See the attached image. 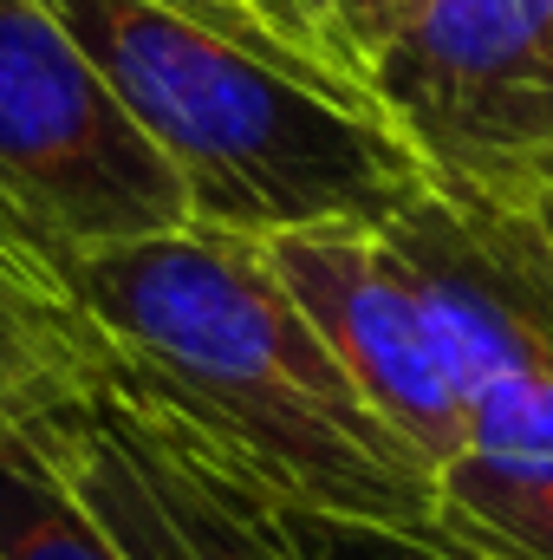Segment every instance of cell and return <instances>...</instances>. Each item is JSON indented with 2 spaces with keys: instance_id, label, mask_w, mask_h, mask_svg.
<instances>
[{
  "instance_id": "obj_1",
  "label": "cell",
  "mask_w": 553,
  "mask_h": 560,
  "mask_svg": "<svg viewBox=\"0 0 553 560\" xmlns=\"http://www.w3.org/2000/svg\"><path fill=\"white\" fill-rule=\"evenodd\" d=\"M66 275L105 346L293 509L436 535V469L365 405L261 242L189 222Z\"/></svg>"
},
{
  "instance_id": "obj_6",
  "label": "cell",
  "mask_w": 553,
  "mask_h": 560,
  "mask_svg": "<svg viewBox=\"0 0 553 560\" xmlns=\"http://www.w3.org/2000/svg\"><path fill=\"white\" fill-rule=\"evenodd\" d=\"M385 235L423 293L462 418L489 392L553 378V242L528 202L430 183Z\"/></svg>"
},
{
  "instance_id": "obj_2",
  "label": "cell",
  "mask_w": 553,
  "mask_h": 560,
  "mask_svg": "<svg viewBox=\"0 0 553 560\" xmlns=\"http://www.w3.org/2000/svg\"><path fill=\"white\" fill-rule=\"evenodd\" d=\"M46 7L163 150L202 229L242 242L385 229L430 189L423 156L365 98L306 85L156 0Z\"/></svg>"
},
{
  "instance_id": "obj_7",
  "label": "cell",
  "mask_w": 553,
  "mask_h": 560,
  "mask_svg": "<svg viewBox=\"0 0 553 560\" xmlns=\"http://www.w3.org/2000/svg\"><path fill=\"white\" fill-rule=\"evenodd\" d=\"M280 287L299 300V313L319 326L345 378L365 392V405L391 423L430 469L462 456L469 418L443 372L423 293L385 229H293L261 242Z\"/></svg>"
},
{
  "instance_id": "obj_14",
  "label": "cell",
  "mask_w": 553,
  "mask_h": 560,
  "mask_svg": "<svg viewBox=\"0 0 553 560\" xmlns=\"http://www.w3.org/2000/svg\"><path fill=\"white\" fill-rule=\"evenodd\" d=\"M274 13L286 20V26H293V33H299V46H306V52H313V59L326 66V52H319V39H313V26H306V13H299L293 0H274ZM326 72H332V66H326ZM332 79H339V72H332Z\"/></svg>"
},
{
  "instance_id": "obj_13",
  "label": "cell",
  "mask_w": 553,
  "mask_h": 560,
  "mask_svg": "<svg viewBox=\"0 0 553 560\" xmlns=\"http://www.w3.org/2000/svg\"><path fill=\"white\" fill-rule=\"evenodd\" d=\"M515 202H528V215L548 229V242H553V150L521 176V189H515Z\"/></svg>"
},
{
  "instance_id": "obj_12",
  "label": "cell",
  "mask_w": 553,
  "mask_h": 560,
  "mask_svg": "<svg viewBox=\"0 0 553 560\" xmlns=\"http://www.w3.org/2000/svg\"><path fill=\"white\" fill-rule=\"evenodd\" d=\"M293 528L313 560H475L469 548L443 535H411V528H378V522H339V515H306L293 509Z\"/></svg>"
},
{
  "instance_id": "obj_11",
  "label": "cell",
  "mask_w": 553,
  "mask_h": 560,
  "mask_svg": "<svg viewBox=\"0 0 553 560\" xmlns=\"http://www.w3.org/2000/svg\"><path fill=\"white\" fill-rule=\"evenodd\" d=\"M156 7H169V13H183V20H196V26H209V33H222V39L261 52V59H274L280 72H293V79H306V85L365 98V92H352L345 79H332V72L299 46V33L274 13V0H156ZM365 105H372V98H365Z\"/></svg>"
},
{
  "instance_id": "obj_3",
  "label": "cell",
  "mask_w": 553,
  "mask_h": 560,
  "mask_svg": "<svg viewBox=\"0 0 553 560\" xmlns=\"http://www.w3.org/2000/svg\"><path fill=\"white\" fill-rule=\"evenodd\" d=\"M13 423L125 560H313L293 502L111 346Z\"/></svg>"
},
{
  "instance_id": "obj_5",
  "label": "cell",
  "mask_w": 553,
  "mask_h": 560,
  "mask_svg": "<svg viewBox=\"0 0 553 560\" xmlns=\"http://www.w3.org/2000/svg\"><path fill=\"white\" fill-rule=\"evenodd\" d=\"M430 183L515 196L553 150V0H416L372 66Z\"/></svg>"
},
{
  "instance_id": "obj_8",
  "label": "cell",
  "mask_w": 553,
  "mask_h": 560,
  "mask_svg": "<svg viewBox=\"0 0 553 560\" xmlns=\"http://www.w3.org/2000/svg\"><path fill=\"white\" fill-rule=\"evenodd\" d=\"M66 261L72 255L0 202V423L26 418L105 352V332L85 319Z\"/></svg>"
},
{
  "instance_id": "obj_9",
  "label": "cell",
  "mask_w": 553,
  "mask_h": 560,
  "mask_svg": "<svg viewBox=\"0 0 553 560\" xmlns=\"http://www.w3.org/2000/svg\"><path fill=\"white\" fill-rule=\"evenodd\" d=\"M436 535L475 560H553V456H449L436 469Z\"/></svg>"
},
{
  "instance_id": "obj_15",
  "label": "cell",
  "mask_w": 553,
  "mask_h": 560,
  "mask_svg": "<svg viewBox=\"0 0 553 560\" xmlns=\"http://www.w3.org/2000/svg\"><path fill=\"white\" fill-rule=\"evenodd\" d=\"M416 0H391V13H398V20H404V13H411Z\"/></svg>"
},
{
  "instance_id": "obj_4",
  "label": "cell",
  "mask_w": 553,
  "mask_h": 560,
  "mask_svg": "<svg viewBox=\"0 0 553 560\" xmlns=\"http://www.w3.org/2000/svg\"><path fill=\"white\" fill-rule=\"evenodd\" d=\"M0 202L59 255L189 229V196L46 0H0Z\"/></svg>"
},
{
  "instance_id": "obj_10",
  "label": "cell",
  "mask_w": 553,
  "mask_h": 560,
  "mask_svg": "<svg viewBox=\"0 0 553 560\" xmlns=\"http://www.w3.org/2000/svg\"><path fill=\"white\" fill-rule=\"evenodd\" d=\"M0 560H125L20 423H0Z\"/></svg>"
}]
</instances>
